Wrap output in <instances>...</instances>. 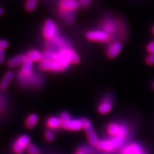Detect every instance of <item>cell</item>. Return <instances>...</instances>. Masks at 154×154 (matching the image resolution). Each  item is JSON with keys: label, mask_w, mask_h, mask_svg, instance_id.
Wrapping results in <instances>:
<instances>
[{"label": "cell", "mask_w": 154, "mask_h": 154, "mask_svg": "<svg viewBox=\"0 0 154 154\" xmlns=\"http://www.w3.org/2000/svg\"><path fill=\"white\" fill-rule=\"evenodd\" d=\"M69 48H64L57 53V61L60 65V70L66 69L71 62L69 55Z\"/></svg>", "instance_id": "obj_1"}, {"label": "cell", "mask_w": 154, "mask_h": 154, "mask_svg": "<svg viewBox=\"0 0 154 154\" xmlns=\"http://www.w3.org/2000/svg\"><path fill=\"white\" fill-rule=\"evenodd\" d=\"M82 120L84 125L83 128L85 130L87 136H88L89 141L93 145H97V144L99 142L98 137L94 131L92 125H91V123L88 119H82Z\"/></svg>", "instance_id": "obj_2"}, {"label": "cell", "mask_w": 154, "mask_h": 154, "mask_svg": "<svg viewBox=\"0 0 154 154\" xmlns=\"http://www.w3.org/2000/svg\"><path fill=\"white\" fill-rule=\"evenodd\" d=\"M58 32V28L56 24L53 20H48L43 28V35L47 39H53L56 36Z\"/></svg>", "instance_id": "obj_3"}, {"label": "cell", "mask_w": 154, "mask_h": 154, "mask_svg": "<svg viewBox=\"0 0 154 154\" xmlns=\"http://www.w3.org/2000/svg\"><path fill=\"white\" fill-rule=\"evenodd\" d=\"M87 38L89 40L96 42H107L110 40V36L103 30H94L87 33Z\"/></svg>", "instance_id": "obj_4"}, {"label": "cell", "mask_w": 154, "mask_h": 154, "mask_svg": "<svg viewBox=\"0 0 154 154\" xmlns=\"http://www.w3.org/2000/svg\"><path fill=\"white\" fill-rule=\"evenodd\" d=\"M30 137L27 135H23L20 136L17 140L16 141L15 144H14V150L17 153H20L23 152L25 148L30 143Z\"/></svg>", "instance_id": "obj_5"}, {"label": "cell", "mask_w": 154, "mask_h": 154, "mask_svg": "<svg viewBox=\"0 0 154 154\" xmlns=\"http://www.w3.org/2000/svg\"><path fill=\"white\" fill-rule=\"evenodd\" d=\"M62 127L69 131H79L84 127L83 120L80 119H69L64 122H62Z\"/></svg>", "instance_id": "obj_6"}, {"label": "cell", "mask_w": 154, "mask_h": 154, "mask_svg": "<svg viewBox=\"0 0 154 154\" xmlns=\"http://www.w3.org/2000/svg\"><path fill=\"white\" fill-rule=\"evenodd\" d=\"M112 106V99L110 96L105 97L98 107V111L101 114H107L110 111Z\"/></svg>", "instance_id": "obj_7"}, {"label": "cell", "mask_w": 154, "mask_h": 154, "mask_svg": "<svg viewBox=\"0 0 154 154\" xmlns=\"http://www.w3.org/2000/svg\"><path fill=\"white\" fill-rule=\"evenodd\" d=\"M40 69L44 71H59L60 70L59 64L55 61H41L39 64Z\"/></svg>", "instance_id": "obj_8"}, {"label": "cell", "mask_w": 154, "mask_h": 154, "mask_svg": "<svg viewBox=\"0 0 154 154\" xmlns=\"http://www.w3.org/2000/svg\"><path fill=\"white\" fill-rule=\"evenodd\" d=\"M60 7L64 11L73 12L79 7V3L76 0H61Z\"/></svg>", "instance_id": "obj_9"}, {"label": "cell", "mask_w": 154, "mask_h": 154, "mask_svg": "<svg viewBox=\"0 0 154 154\" xmlns=\"http://www.w3.org/2000/svg\"><path fill=\"white\" fill-rule=\"evenodd\" d=\"M122 49V43L119 42H114L109 47L107 50V55L110 58H114L119 54Z\"/></svg>", "instance_id": "obj_10"}, {"label": "cell", "mask_w": 154, "mask_h": 154, "mask_svg": "<svg viewBox=\"0 0 154 154\" xmlns=\"http://www.w3.org/2000/svg\"><path fill=\"white\" fill-rule=\"evenodd\" d=\"M32 61L27 59L23 64V67L21 71V77H26L32 75L33 69V64Z\"/></svg>", "instance_id": "obj_11"}, {"label": "cell", "mask_w": 154, "mask_h": 154, "mask_svg": "<svg viewBox=\"0 0 154 154\" xmlns=\"http://www.w3.org/2000/svg\"><path fill=\"white\" fill-rule=\"evenodd\" d=\"M102 28L103 31L105 32L110 36L116 32V24L110 19H107L103 22L102 23Z\"/></svg>", "instance_id": "obj_12"}, {"label": "cell", "mask_w": 154, "mask_h": 154, "mask_svg": "<svg viewBox=\"0 0 154 154\" xmlns=\"http://www.w3.org/2000/svg\"><path fill=\"white\" fill-rule=\"evenodd\" d=\"M26 59V57L24 55H19L10 59L8 62V65L10 67H16L23 64Z\"/></svg>", "instance_id": "obj_13"}, {"label": "cell", "mask_w": 154, "mask_h": 154, "mask_svg": "<svg viewBox=\"0 0 154 154\" xmlns=\"http://www.w3.org/2000/svg\"><path fill=\"white\" fill-rule=\"evenodd\" d=\"M97 147L101 150L106 151L112 150L116 148L112 140H103L100 141L97 144Z\"/></svg>", "instance_id": "obj_14"}, {"label": "cell", "mask_w": 154, "mask_h": 154, "mask_svg": "<svg viewBox=\"0 0 154 154\" xmlns=\"http://www.w3.org/2000/svg\"><path fill=\"white\" fill-rule=\"evenodd\" d=\"M47 125L50 128L56 129L62 127V122L60 118L53 116L48 119Z\"/></svg>", "instance_id": "obj_15"}, {"label": "cell", "mask_w": 154, "mask_h": 154, "mask_svg": "<svg viewBox=\"0 0 154 154\" xmlns=\"http://www.w3.org/2000/svg\"><path fill=\"white\" fill-rule=\"evenodd\" d=\"M124 154H143V151L137 144H132L125 149Z\"/></svg>", "instance_id": "obj_16"}, {"label": "cell", "mask_w": 154, "mask_h": 154, "mask_svg": "<svg viewBox=\"0 0 154 154\" xmlns=\"http://www.w3.org/2000/svg\"><path fill=\"white\" fill-rule=\"evenodd\" d=\"M14 77V74L12 71H8L7 73L5 75L2 81L1 85H0V87L2 89H6L8 85L11 83V82L12 81V79Z\"/></svg>", "instance_id": "obj_17"}, {"label": "cell", "mask_w": 154, "mask_h": 154, "mask_svg": "<svg viewBox=\"0 0 154 154\" xmlns=\"http://www.w3.org/2000/svg\"><path fill=\"white\" fill-rule=\"evenodd\" d=\"M42 54L38 50H32L28 53L26 58L32 62H38L42 60Z\"/></svg>", "instance_id": "obj_18"}, {"label": "cell", "mask_w": 154, "mask_h": 154, "mask_svg": "<svg viewBox=\"0 0 154 154\" xmlns=\"http://www.w3.org/2000/svg\"><path fill=\"white\" fill-rule=\"evenodd\" d=\"M57 53L54 51H45L42 55L41 61H55L57 60Z\"/></svg>", "instance_id": "obj_19"}, {"label": "cell", "mask_w": 154, "mask_h": 154, "mask_svg": "<svg viewBox=\"0 0 154 154\" xmlns=\"http://www.w3.org/2000/svg\"><path fill=\"white\" fill-rule=\"evenodd\" d=\"M38 122V116L35 114H32L28 117L26 121V126L28 128H32L35 126Z\"/></svg>", "instance_id": "obj_20"}, {"label": "cell", "mask_w": 154, "mask_h": 154, "mask_svg": "<svg viewBox=\"0 0 154 154\" xmlns=\"http://www.w3.org/2000/svg\"><path fill=\"white\" fill-rule=\"evenodd\" d=\"M120 131V126L118 124L112 123L109 125L108 127V132L110 134L115 136H118Z\"/></svg>", "instance_id": "obj_21"}, {"label": "cell", "mask_w": 154, "mask_h": 154, "mask_svg": "<svg viewBox=\"0 0 154 154\" xmlns=\"http://www.w3.org/2000/svg\"><path fill=\"white\" fill-rule=\"evenodd\" d=\"M71 11H64V10H62L60 12V16L62 17L65 19L68 22L69 21V23H71L72 21H73V15L72 14Z\"/></svg>", "instance_id": "obj_22"}, {"label": "cell", "mask_w": 154, "mask_h": 154, "mask_svg": "<svg viewBox=\"0 0 154 154\" xmlns=\"http://www.w3.org/2000/svg\"><path fill=\"white\" fill-rule=\"evenodd\" d=\"M69 55H70V59L72 63H74V64L79 63V62L80 61V58L78 54H77L74 50H71V49L69 50Z\"/></svg>", "instance_id": "obj_23"}, {"label": "cell", "mask_w": 154, "mask_h": 154, "mask_svg": "<svg viewBox=\"0 0 154 154\" xmlns=\"http://www.w3.org/2000/svg\"><path fill=\"white\" fill-rule=\"evenodd\" d=\"M26 150L30 154H38L39 153V150L37 146L33 145L32 144H30L27 146Z\"/></svg>", "instance_id": "obj_24"}, {"label": "cell", "mask_w": 154, "mask_h": 154, "mask_svg": "<svg viewBox=\"0 0 154 154\" xmlns=\"http://www.w3.org/2000/svg\"><path fill=\"white\" fill-rule=\"evenodd\" d=\"M37 2L33 1V0H28L26 4V8L28 11H32L36 7Z\"/></svg>", "instance_id": "obj_25"}, {"label": "cell", "mask_w": 154, "mask_h": 154, "mask_svg": "<svg viewBox=\"0 0 154 154\" xmlns=\"http://www.w3.org/2000/svg\"><path fill=\"white\" fill-rule=\"evenodd\" d=\"M45 137L46 140L48 141H52L54 139V134L50 130H48L45 133Z\"/></svg>", "instance_id": "obj_26"}, {"label": "cell", "mask_w": 154, "mask_h": 154, "mask_svg": "<svg viewBox=\"0 0 154 154\" xmlns=\"http://www.w3.org/2000/svg\"><path fill=\"white\" fill-rule=\"evenodd\" d=\"M60 119H61L62 122H64L67 120H68L69 119H71V116L69 113H67L66 112H64L63 113H62L60 114Z\"/></svg>", "instance_id": "obj_27"}, {"label": "cell", "mask_w": 154, "mask_h": 154, "mask_svg": "<svg viewBox=\"0 0 154 154\" xmlns=\"http://www.w3.org/2000/svg\"><path fill=\"white\" fill-rule=\"evenodd\" d=\"M146 63L149 65L154 64V54H151L149 55L146 59Z\"/></svg>", "instance_id": "obj_28"}, {"label": "cell", "mask_w": 154, "mask_h": 154, "mask_svg": "<svg viewBox=\"0 0 154 154\" xmlns=\"http://www.w3.org/2000/svg\"><path fill=\"white\" fill-rule=\"evenodd\" d=\"M147 51L150 54H154V41L149 43L147 46Z\"/></svg>", "instance_id": "obj_29"}, {"label": "cell", "mask_w": 154, "mask_h": 154, "mask_svg": "<svg viewBox=\"0 0 154 154\" xmlns=\"http://www.w3.org/2000/svg\"><path fill=\"white\" fill-rule=\"evenodd\" d=\"M8 46V43L5 40H0V50L5 49Z\"/></svg>", "instance_id": "obj_30"}, {"label": "cell", "mask_w": 154, "mask_h": 154, "mask_svg": "<svg viewBox=\"0 0 154 154\" xmlns=\"http://www.w3.org/2000/svg\"><path fill=\"white\" fill-rule=\"evenodd\" d=\"M5 60V51L3 50H0V64H2Z\"/></svg>", "instance_id": "obj_31"}, {"label": "cell", "mask_w": 154, "mask_h": 154, "mask_svg": "<svg viewBox=\"0 0 154 154\" xmlns=\"http://www.w3.org/2000/svg\"><path fill=\"white\" fill-rule=\"evenodd\" d=\"M91 2V0H80L81 3L82 4V5H84V7L88 6L90 4Z\"/></svg>", "instance_id": "obj_32"}, {"label": "cell", "mask_w": 154, "mask_h": 154, "mask_svg": "<svg viewBox=\"0 0 154 154\" xmlns=\"http://www.w3.org/2000/svg\"><path fill=\"white\" fill-rule=\"evenodd\" d=\"M75 154H86L85 153V152H84L83 150H79V151H77L76 153H75Z\"/></svg>", "instance_id": "obj_33"}, {"label": "cell", "mask_w": 154, "mask_h": 154, "mask_svg": "<svg viewBox=\"0 0 154 154\" xmlns=\"http://www.w3.org/2000/svg\"><path fill=\"white\" fill-rule=\"evenodd\" d=\"M3 14V8L0 7V15H2V14Z\"/></svg>", "instance_id": "obj_34"}, {"label": "cell", "mask_w": 154, "mask_h": 154, "mask_svg": "<svg viewBox=\"0 0 154 154\" xmlns=\"http://www.w3.org/2000/svg\"><path fill=\"white\" fill-rule=\"evenodd\" d=\"M153 33H154V26H153Z\"/></svg>", "instance_id": "obj_35"}, {"label": "cell", "mask_w": 154, "mask_h": 154, "mask_svg": "<svg viewBox=\"0 0 154 154\" xmlns=\"http://www.w3.org/2000/svg\"><path fill=\"white\" fill-rule=\"evenodd\" d=\"M33 1H35V2H37V0H33Z\"/></svg>", "instance_id": "obj_36"}, {"label": "cell", "mask_w": 154, "mask_h": 154, "mask_svg": "<svg viewBox=\"0 0 154 154\" xmlns=\"http://www.w3.org/2000/svg\"><path fill=\"white\" fill-rule=\"evenodd\" d=\"M153 88H154V83H153Z\"/></svg>", "instance_id": "obj_37"}]
</instances>
